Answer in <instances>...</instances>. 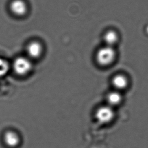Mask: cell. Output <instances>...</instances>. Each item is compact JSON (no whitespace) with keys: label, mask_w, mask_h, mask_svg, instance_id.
<instances>
[{"label":"cell","mask_w":148,"mask_h":148,"mask_svg":"<svg viewBox=\"0 0 148 148\" xmlns=\"http://www.w3.org/2000/svg\"><path fill=\"white\" fill-rule=\"evenodd\" d=\"M103 40L106 46L113 47L114 45L118 42L119 37L117 33L114 30H108L104 34Z\"/></svg>","instance_id":"obj_9"},{"label":"cell","mask_w":148,"mask_h":148,"mask_svg":"<svg viewBox=\"0 0 148 148\" xmlns=\"http://www.w3.org/2000/svg\"><path fill=\"white\" fill-rule=\"evenodd\" d=\"M32 68V63L30 59L25 57H17L13 63L14 72L19 76L26 75L30 72Z\"/></svg>","instance_id":"obj_3"},{"label":"cell","mask_w":148,"mask_h":148,"mask_svg":"<svg viewBox=\"0 0 148 148\" xmlns=\"http://www.w3.org/2000/svg\"><path fill=\"white\" fill-rule=\"evenodd\" d=\"M9 70L8 62L3 58H0V77L6 75Z\"/></svg>","instance_id":"obj_10"},{"label":"cell","mask_w":148,"mask_h":148,"mask_svg":"<svg viewBox=\"0 0 148 148\" xmlns=\"http://www.w3.org/2000/svg\"><path fill=\"white\" fill-rule=\"evenodd\" d=\"M95 117L100 124H108L113 120L115 117L113 108L108 104L100 107L96 112Z\"/></svg>","instance_id":"obj_2"},{"label":"cell","mask_w":148,"mask_h":148,"mask_svg":"<svg viewBox=\"0 0 148 148\" xmlns=\"http://www.w3.org/2000/svg\"><path fill=\"white\" fill-rule=\"evenodd\" d=\"M26 52L30 58L34 59L38 58L42 53V46L38 42H30L27 46Z\"/></svg>","instance_id":"obj_5"},{"label":"cell","mask_w":148,"mask_h":148,"mask_svg":"<svg viewBox=\"0 0 148 148\" xmlns=\"http://www.w3.org/2000/svg\"><path fill=\"white\" fill-rule=\"evenodd\" d=\"M108 105L113 108L114 107L118 106L121 102L122 96L120 91L117 90L109 92L107 95L106 98Z\"/></svg>","instance_id":"obj_8"},{"label":"cell","mask_w":148,"mask_h":148,"mask_svg":"<svg viewBox=\"0 0 148 148\" xmlns=\"http://www.w3.org/2000/svg\"><path fill=\"white\" fill-rule=\"evenodd\" d=\"M10 9L14 15L21 16L26 14L27 11V6L23 0H13L10 3Z\"/></svg>","instance_id":"obj_4"},{"label":"cell","mask_w":148,"mask_h":148,"mask_svg":"<svg viewBox=\"0 0 148 148\" xmlns=\"http://www.w3.org/2000/svg\"><path fill=\"white\" fill-rule=\"evenodd\" d=\"M116 52L112 47L105 46L100 48L97 52L96 58L97 62L102 66H108L114 62Z\"/></svg>","instance_id":"obj_1"},{"label":"cell","mask_w":148,"mask_h":148,"mask_svg":"<svg viewBox=\"0 0 148 148\" xmlns=\"http://www.w3.org/2000/svg\"><path fill=\"white\" fill-rule=\"evenodd\" d=\"M4 142L7 146L14 148L17 146L20 142V138L18 134L13 131H8L3 136Z\"/></svg>","instance_id":"obj_7"},{"label":"cell","mask_w":148,"mask_h":148,"mask_svg":"<svg viewBox=\"0 0 148 148\" xmlns=\"http://www.w3.org/2000/svg\"><path fill=\"white\" fill-rule=\"evenodd\" d=\"M112 83L116 90L120 91L128 87L129 80L127 77L124 75L118 74L113 78Z\"/></svg>","instance_id":"obj_6"}]
</instances>
